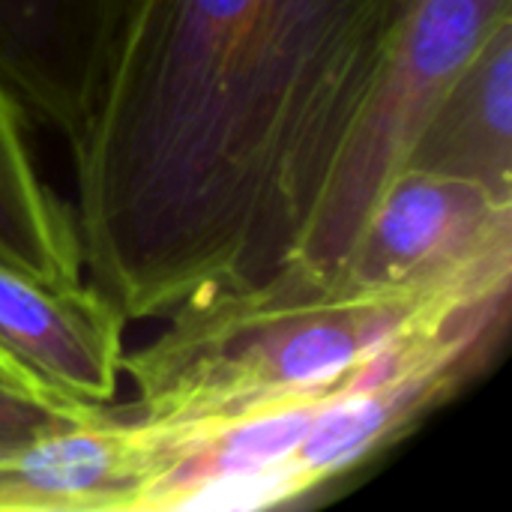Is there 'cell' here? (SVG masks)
<instances>
[{
  "label": "cell",
  "mask_w": 512,
  "mask_h": 512,
  "mask_svg": "<svg viewBox=\"0 0 512 512\" xmlns=\"http://www.w3.org/2000/svg\"><path fill=\"white\" fill-rule=\"evenodd\" d=\"M512 243V198L480 183L405 168L378 198L339 276L414 282Z\"/></svg>",
  "instance_id": "52a82bcc"
},
{
  "label": "cell",
  "mask_w": 512,
  "mask_h": 512,
  "mask_svg": "<svg viewBox=\"0 0 512 512\" xmlns=\"http://www.w3.org/2000/svg\"><path fill=\"white\" fill-rule=\"evenodd\" d=\"M78 411L84 408H75L48 396H36L15 384L0 381V453L36 438L39 432L75 417Z\"/></svg>",
  "instance_id": "8fae6325"
},
{
  "label": "cell",
  "mask_w": 512,
  "mask_h": 512,
  "mask_svg": "<svg viewBox=\"0 0 512 512\" xmlns=\"http://www.w3.org/2000/svg\"><path fill=\"white\" fill-rule=\"evenodd\" d=\"M0 264L48 288L84 282L72 207L39 174L27 120L0 87Z\"/></svg>",
  "instance_id": "30bf717a"
},
{
  "label": "cell",
  "mask_w": 512,
  "mask_h": 512,
  "mask_svg": "<svg viewBox=\"0 0 512 512\" xmlns=\"http://www.w3.org/2000/svg\"><path fill=\"white\" fill-rule=\"evenodd\" d=\"M512 294L477 300L393 336L324 402L285 468L288 507H312L480 378L510 333Z\"/></svg>",
  "instance_id": "3957f363"
},
{
  "label": "cell",
  "mask_w": 512,
  "mask_h": 512,
  "mask_svg": "<svg viewBox=\"0 0 512 512\" xmlns=\"http://www.w3.org/2000/svg\"><path fill=\"white\" fill-rule=\"evenodd\" d=\"M411 0H132L72 159L84 282L126 321L288 267Z\"/></svg>",
  "instance_id": "6da1fadb"
},
{
  "label": "cell",
  "mask_w": 512,
  "mask_h": 512,
  "mask_svg": "<svg viewBox=\"0 0 512 512\" xmlns=\"http://www.w3.org/2000/svg\"><path fill=\"white\" fill-rule=\"evenodd\" d=\"M126 327L87 282L48 288L0 264V348L45 393L78 408L117 402Z\"/></svg>",
  "instance_id": "ba28073f"
},
{
  "label": "cell",
  "mask_w": 512,
  "mask_h": 512,
  "mask_svg": "<svg viewBox=\"0 0 512 512\" xmlns=\"http://www.w3.org/2000/svg\"><path fill=\"white\" fill-rule=\"evenodd\" d=\"M132 0H0V87L27 126L81 135Z\"/></svg>",
  "instance_id": "5b68a950"
},
{
  "label": "cell",
  "mask_w": 512,
  "mask_h": 512,
  "mask_svg": "<svg viewBox=\"0 0 512 512\" xmlns=\"http://www.w3.org/2000/svg\"><path fill=\"white\" fill-rule=\"evenodd\" d=\"M153 471L147 423L93 405L0 453V512H141Z\"/></svg>",
  "instance_id": "8992f818"
},
{
  "label": "cell",
  "mask_w": 512,
  "mask_h": 512,
  "mask_svg": "<svg viewBox=\"0 0 512 512\" xmlns=\"http://www.w3.org/2000/svg\"><path fill=\"white\" fill-rule=\"evenodd\" d=\"M510 18L512 0L408 3L315 222L291 264L318 276H339L378 198L408 165L432 108L495 27Z\"/></svg>",
  "instance_id": "277c9868"
},
{
  "label": "cell",
  "mask_w": 512,
  "mask_h": 512,
  "mask_svg": "<svg viewBox=\"0 0 512 512\" xmlns=\"http://www.w3.org/2000/svg\"><path fill=\"white\" fill-rule=\"evenodd\" d=\"M510 291L512 243L396 285L288 264L258 285L198 294L162 318V330L123 357L135 393L126 405L144 420L186 423L333 390L417 321Z\"/></svg>",
  "instance_id": "7a4b0ae2"
},
{
  "label": "cell",
  "mask_w": 512,
  "mask_h": 512,
  "mask_svg": "<svg viewBox=\"0 0 512 512\" xmlns=\"http://www.w3.org/2000/svg\"><path fill=\"white\" fill-rule=\"evenodd\" d=\"M405 168L471 180L512 198V18L450 81Z\"/></svg>",
  "instance_id": "9c48e42d"
},
{
  "label": "cell",
  "mask_w": 512,
  "mask_h": 512,
  "mask_svg": "<svg viewBox=\"0 0 512 512\" xmlns=\"http://www.w3.org/2000/svg\"><path fill=\"white\" fill-rule=\"evenodd\" d=\"M0 381H6V384H15V387H21V390H27V393H36V396H48V399H57V396H51V393H45L42 387H36L6 354H3V348H0ZM57 402H63V399H57ZM69 405V402H66ZM78 408V405H75Z\"/></svg>",
  "instance_id": "7c38bea8"
}]
</instances>
